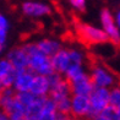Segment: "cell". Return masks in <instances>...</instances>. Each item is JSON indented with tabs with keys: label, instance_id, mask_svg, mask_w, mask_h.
Here are the masks:
<instances>
[{
	"label": "cell",
	"instance_id": "obj_1",
	"mask_svg": "<svg viewBox=\"0 0 120 120\" xmlns=\"http://www.w3.org/2000/svg\"><path fill=\"white\" fill-rule=\"evenodd\" d=\"M91 75L90 79L92 81L94 88H108L110 90L113 87H116L118 80L115 77V74L109 68L104 65L97 64V61L91 63Z\"/></svg>",
	"mask_w": 120,
	"mask_h": 120
},
{
	"label": "cell",
	"instance_id": "obj_2",
	"mask_svg": "<svg viewBox=\"0 0 120 120\" xmlns=\"http://www.w3.org/2000/svg\"><path fill=\"white\" fill-rule=\"evenodd\" d=\"M76 33H77V37L80 38L81 42L88 45H96L109 41L108 36L104 33V31L102 28L85 22L76 23Z\"/></svg>",
	"mask_w": 120,
	"mask_h": 120
},
{
	"label": "cell",
	"instance_id": "obj_3",
	"mask_svg": "<svg viewBox=\"0 0 120 120\" xmlns=\"http://www.w3.org/2000/svg\"><path fill=\"white\" fill-rule=\"evenodd\" d=\"M90 99V115L88 119L98 115L107 105H109V90L108 88H93L88 96Z\"/></svg>",
	"mask_w": 120,
	"mask_h": 120
},
{
	"label": "cell",
	"instance_id": "obj_4",
	"mask_svg": "<svg viewBox=\"0 0 120 120\" xmlns=\"http://www.w3.org/2000/svg\"><path fill=\"white\" fill-rule=\"evenodd\" d=\"M90 99L88 96L71 94L70 99V116L72 119H88Z\"/></svg>",
	"mask_w": 120,
	"mask_h": 120
},
{
	"label": "cell",
	"instance_id": "obj_5",
	"mask_svg": "<svg viewBox=\"0 0 120 120\" xmlns=\"http://www.w3.org/2000/svg\"><path fill=\"white\" fill-rule=\"evenodd\" d=\"M101 22H102V30L108 36V39L118 45L120 42L119 27L115 25L113 14L110 12L109 9H103L101 11Z\"/></svg>",
	"mask_w": 120,
	"mask_h": 120
},
{
	"label": "cell",
	"instance_id": "obj_6",
	"mask_svg": "<svg viewBox=\"0 0 120 120\" xmlns=\"http://www.w3.org/2000/svg\"><path fill=\"white\" fill-rule=\"evenodd\" d=\"M28 70L32 74L34 72L36 75H42V76H49L54 74L50 58L43 55V54H37V55L30 56Z\"/></svg>",
	"mask_w": 120,
	"mask_h": 120
},
{
	"label": "cell",
	"instance_id": "obj_7",
	"mask_svg": "<svg viewBox=\"0 0 120 120\" xmlns=\"http://www.w3.org/2000/svg\"><path fill=\"white\" fill-rule=\"evenodd\" d=\"M6 60L11 64V66L16 71H25L28 70V64H30V56L27 55L25 49L22 47H16L12 48L11 50L8 53Z\"/></svg>",
	"mask_w": 120,
	"mask_h": 120
},
{
	"label": "cell",
	"instance_id": "obj_8",
	"mask_svg": "<svg viewBox=\"0 0 120 120\" xmlns=\"http://www.w3.org/2000/svg\"><path fill=\"white\" fill-rule=\"evenodd\" d=\"M71 94H80V96H90V93L93 91V85L90 79V75L83 72L82 75L77 76L76 79L69 81Z\"/></svg>",
	"mask_w": 120,
	"mask_h": 120
},
{
	"label": "cell",
	"instance_id": "obj_9",
	"mask_svg": "<svg viewBox=\"0 0 120 120\" xmlns=\"http://www.w3.org/2000/svg\"><path fill=\"white\" fill-rule=\"evenodd\" d=\"M22 12L26 16L30 17H43L52 12V9L48 4H44L42 1H25L22 4Z\"/></svg>",
	"mask_w": 120,
	"mask_h": 120
},
{
	"label": "cell",
	"instance_id": "obj_10",
	"mask_svg": "<svg viewBox=\"0 0 120 120\" xmlns=\"http://www.w3.org/2000/svg\"><path fill=\"white\" fill-rule=\"evenodd\" d=\"M50 63L54 72L63 75L66 72V70L70 65V59H69V53L68 49H60L58 53H55L53 56H50Z\"/></svg>",
	"mask_w": 120,
	"mask_h": 120
},
{
	"label": "cell",
	"instance_id": "obj_11",
	"mask_svg": "<svg viewBox=\"0 0 120 120\" xmlns=\"http://www.w3.org/2000/svg\"><path fill=\"white\" fill-rule=\"evenodd\" d=\"M33 77H34V74H32L30 70H25V71L19 72L15 81H14L12 90L16 93H20V92H30Z\"/></svg>",
	"mask_w": 120,
	"mask_h": 120
},
{
	"label": "cell",
	"instance_id": "obj_12",
	"mask_svg": "<svg viewBox=\"0 0 120 120\" xmlns=\"http://www.w3.org/2000/svg\"><path fill=\"white\" fill-rule=\"evenodd\" d=\"M49 81L47 76L34 75L30 92L34 97H47L49 93Z\"/></svg>",
	"mask_w": 120,
	"mask_h": 120
},
{
	"label": "cell",
	"instance_id": "obj_13",
	"mask_svg": "<svg viewBox=\"0 0 120 120\" xmlns=\"http://www.w3.org/2000/svg\"><path fill=\"white\" fill-rule=\"evenodd\" d=\"M45 97H36L34 101L27 105L25 109V118L26 120H38L43 110V104H44Z\"/></svg>",
	"mask_w": 120,
	"mask_h": 120
},
{
	"label": "cell",
	"instance_id": "obj_14",
	"mask_svg": "<svg viewBox=\"0 0 120 120\" xmlns=\"http://www.w3.org/2000/svg\"><path fill=\"white\" fill-rule=\"evenodd\" d=\"M37 47L39 49V52L48 58L53 56L55 53H58L61 49V44L60 42L55 39H42L37 43Z\"/></svg>",
	"mask_w": 120,
	"mask_h": 120
},
{
	"label": "cell",
	"instance_id": "obj_15",
	"mask_svg": "<svg viewBox=\"0 0 120 120\" xmlns=\"http://www.w3.org/2000/svg\"><path fill=\"white\" fill-rule=\"evenodd\" d=\"M56 118H58V112L55 109V104H54L52 98L47 96L44 99V104H43L42 114L38 120H56Z\"/></svg>",
	"mask_w": 120,
	"mask_h": 120
},
{
	"label": "cell",
	"instance_id": "obj_16",
	"mask_svg": "<svg viewBox=\"0 0 120 120\" xmlns=\"http://www.w3.org/2000/svg\"><path fill=\"white\" fill-rule=\"evenodd\" d=\"M99 114L107 120H120V109L113 105H107Z\"/></svg>",
	"mask_w": 120,
	"mask_h": 120
},
{
	"label": "cell",
	"instance_id": "obj_17",
	"mask_svg": "<svg viewBox=\"0 0 120 120\" xmlns=\"http://www.w3.org/2000/svg\"><path fill=\"white\" fill-rule=\"evenodd\" d=\"M15 97H16V99H17V102L20 103V104H22L25 108L27 105H30L36 98L31 92H20V93H16Z\"/></svg>",
	"mask_w": 120,
	"mask_h": 120
},
{
	"label": "cell",
	"instance_id": "obj_18",
	"mask_svg": "<svg viewBox=\"0 0 120 120\" xmlns=\"http://www.w3.org/2000/svg\"><path fill=\"white\" fill-rule=\"evenodd\" d=\"M109 105L116 108L120 107V90L118 86L109 90Z\"/></svg>",
	"mask_w": 120,
	"mask_h": 120
},
{
	"label": "cell",
	"instance_id": "obj_19",
	"mask_svg": "<svg viewBox=\"0 0 120 120\" xmlns=\"http://www.w3.org/2000/svg\"><path fill=\"white\" fill-rule=\"evenodd\" d=\"M12 70H14V68L11 66V64H10L6 59L0 60V80L3 77H5L8 74H10Z\"/></svg>",
	"mask_w": 120,
	"mask_h": 120
},
{
	"label": "cell",
	"instance_id": "obj_20",
	"mask_svg": "<svg viewBox=\"0 0 120 120\" xmlns=\"http://www.w3.org/2000/svg\"><path fill=\"white\" fill-rule=\"evenodd\" d=\"M71 6L76 11H85L86 9V0H69Z\"/></svg>",
	"mask_w": 120,
	"mask_h": 120
},
{
	"label": "cell",
	"instance_id": "obj_21",
	"mask_svg": "<svg viewBox=\"0 0 120 120\" xmlns=\"http://www.w3.org/2000/svg\"><path fill=\"white\" fill-rule=\"evenodd\" d=\"M9 30V21L3 14H0V31H8Z\"/></svg>",
	"mask_w": 120,
	"mask_h": 120
},
{
	"label": "cell",
	"instance_id": "obj_22",
	"mask_svg": "<svg viewBox=\"0 0 120 120\" xmlns=\"http://www.w3.org/2000/svg\"><path fill=\"white\" fill-rule=\"evenodd\" d=\"M8 116H9V120H26L23 113H14Z\"/></svg>",
	"mask_w": 120,
	"mask_h": 120
},
{
	"label": "cell",
	"instance_id": "obj_23",
	"mask_svg": "<svg viewBox=\"0 0 120 120\" xmlns=\"http://www.w3.org/2000/svg\"><path fill=\"white\" fill-rule=\"evenodd\" d=\"M113 17H114V21H115V25L119 27L120 26V11H116L115 15H113Z\"/></svg>",
	"mask_w": 120,
	"mask_h": 120
},
{
	"label": "cell",
	"instance_id": "obj_24",
	"mask_svg": "<svg viewBox=\"0 0 120 120\" xmlns=\"http://www.w3.org/2000/svg\"><path fill=\"white\" fill-rule=\"evenodd\" d=\"M0 120H9V116L6 113H4L1 109H0Z\"/></svg>",
	"mask_w": 120,
	"mask_h": 120
},
{
	"label": "cell",
	"instance_id": "obj_25",
	"mask_svg": "<svg viewBox=\"0 0 120 120\" xmlns=\"http://www.w3.org/2000/svg\"><path fill=\"white\" fill-rule=\"evenodd\" d=\"M90 120H107L105 118H103L101 114H98V115H96V116H93L92 119H90Z\"/></svg>",
	"mask_w": 120,
	"mask_h": 120
},
{
	"label": "cell",
	"instance_id": "obj_26",
	"mask_svg": "<svg viewBox=\"0 0 120 120\" xmlns=\"http://www.w3.org/2000/svg\"><path fill=\"white\" fill-rule=\"evenodd\" d=\"M3 91V85H1V80H0V92Z\"/></svg>",
	"mask_w": 120,
	"mask_h": 120
},
{
	"label": "cell",
	"instance_id": "obj_27",
	"mask_svg": "<svg viewBox=\"0 0 120 120\" xmlns=\"http://www.w3.org/2000/svg\"><path fill=\"white\" fill-rule=\"evenodd\" d=\"M3 48H4V45H1V44H0V52L3 50Z\"/></svg>",
	"mask_w": 120,
	"mask_h": 120
},
{
	"label": "cell",
	"instance_id": "obj_28",
	"mask_svg": "<svg viewBox=\"0 0 120 120\" xmlns=\"http://www.w3.org/2000/svg\"><path fill=\"white\" fill-rule=\"evenodd\" d=\"M74 120H86V119H74Z\"/></svg>",
	"mask_w": 120,
	"mask_h": 120
},
{
	"label": "cell",
	"instance_id": "obj_29",
	"mask_svg": "<svg viewBox=\"0 0 120 120\" xmlns=\"http://www.w3.org/2000/svg\"><path fill=\"white\" fill-rule=\"evenodd\" d=\"M0 93H1V92H0ZM0 97H1V94H0Z\"/></svg>",
	"mask_w": 120,
	"mask_h": 120
}]
</instances>
